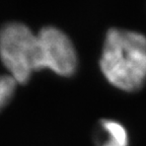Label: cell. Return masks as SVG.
Wrapping results in <instances>:
<instances>
[{
    "mask_svg": "<svg viewBox=\"0 0 146 146\" xmlns=\"http://www.w3.org/2000/svg\"><path fill=\"white\" fill-rule=\"evenodd\" d=\"M100 71L109 83L127 92L146 83V36L113 27L107 32L100 59Z\"/></svg>",
    "mask_w": 146,
    "mask_h": 146,
    "instance_id": "1",
    "label": "cell"
},
{
    "mask_svg": "<svg viewBox=\"0 0 146 146\" xmlns=\"http://www.w3.org/2000/svg\"><path fill=\"white\" fill-rule=\"evenodd\" d=\"M0 60L18 84L41 70L38 36L25 23L12 21L0 29Z\"/></svg>",
    "mask_w": 146,
    "mask_h": 146,
    "instance_id": "2",
    "label": "cell"
},
{
    "mask_svg": "<svg viewBox=\"0 0 146 146\" xmlns=\"http://www.w3.org/2000/svg\"><path fill=\"white\" fill-rule=\"evenodd\" d=\"M41 70L49 69L57 75L69 77L75 73L78 60L74 45L65 33L55 27H45L38 34Z\"/></svg>",
    "mask_w": 146,
    "mask_h": 146,
    "instance_id": "3",
    "label": "cell"
},
{
    "mask_svg": "<svg viewBox=\"0 0 146 146\" xmlns=\"http://www.w3.org/2000/svg\"><path fill=\"white\" fill-rule=\"evenodd\" d=\"M100 129L105 134V141L100 146H128V132L121 123L114 120L100 121Z\"/></svg>",
    "mask_w": 146,
    "mask_h": 146,
    "instance_id": "4",
    "label": "cell"
},
{
    "mask_svg": "<svg viewBox=\"0 0 146 146\" xmlns=\"http://www.w3.org/2000/svg\"><path fill=\"white\" fill-rule=\"evenodd\" d=\"M17 84L11 75H0V111H2L10 103L15 94Z\"/></svg>",
    "mask_w": 146,
    "mask_h": 146,
    "instance_id": "5",
    "label": "cell"
}]
</instances>
